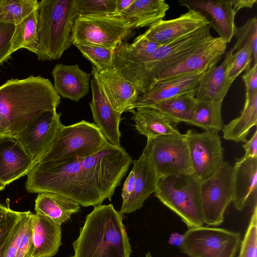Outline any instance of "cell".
Instances as JSON below:
<instances>
[{
  "label": "cell",
  "instance_id": "obj_1",
  "mask_svg": "<svg viewBox=\"0 0 257 257\" xmlns=\"http://www.w3.org/2000/svg\"><path fill=\"white\" fill-rule=\"evenodd\" d=\"M133 162L120 146L109 144L91 156L61 163H37L28 172L30 193L51 192L68 197L83 207L111 200Z\"/></svg>",
  "mask_w": 257,
  "mask_h": 257
},
{
  "label": "cell",
  "instance_id": "obj_2",
  "mask_svg": "<svg viewBox=\"0 0 257 257\" xmlns=\"http://www.w3.org/2000/svg\"><path fill=\"white\" fill-rule=\"evenodd\" d=\"M61 102L48 79L31 75L12 78L0 86V113L10 125V135L15 136L46 110H54Z\"/></svg>",
  "mask_w": 257,
  "mask_h": 257
},
{
  "label": "cell",
  "instance_id": "obj_3",
  "mask_svg": "<svg viewBox=\"0 0 257 257\" xmlns=\"http://www.w3.org/2000/svg\"><path fill=\"white\" fill-rule=\"evenodd\" d=\"M122 214L112 204L99 205L87 215L70 257H130L133 250Z\"/></svg>",
  "mask_w": 257,
  "mask_h": 257
},
{
  "label": "cell",
  "instance_id": "obj_4",
  "mask_svg": "<svg viewBox=\"0 0 257 257\" xmlns=\"http://www.w3.org/2000/svg\"><path fill=\"white\" fill-rule=\"evenodd\" d=\"M212 36L207 25L169 43L161 45L142 61L114 65L131 81L140 94L146 93L158 75L182 61Z\"/></svg>",
  "mask_w": 257,
  "mask_h": 257
},
{
  "label": "cell",
  "instance_id": "obj_5",
  "mask_svg": "<svg viewBox=\"0 0 257 257\" xmlns=\"http://www.w3.org/2000/svg\"><path fill=\"white\" fill-rule=\"evenodd\" d=\"M36 13L38 59H58L72 45L71 30L78 15V0H42Z\"/></svg>",
  "mask_w": 257,
  "mask_h": 257
},
{
  "label": "cell",
  "instance_id": "obj_6",
  "mask_svg": "<svg viewBox=\"0 0 257 257\" xmlns=\"http://www.w3.org/2000/svg\"><path fill=\"white\" fill-rule=\"evenodd\" d=\"M109 144L94 123L82 120L67 126L63 124L35 163L83 158L101 151Z\"/></svg>",
  "mask_w": 257,
  "mask_h": 257
},
{
  "label": "cell",
  "instance_id": "obj_7",
  "mask_svg": "<svg viewBox=\"0 0 257 257\" xmlns=\"http://www.w3.org/2000/svg\"><path fill=\"white\" fill-rule=\"evenodd\" d=\"M201 183L193 173L161 177L158 180L155 195L189 228L203 226Z\"/></svg>",
  "mask_w": 257,
  "mask_h": 257
},
{
  "label": "cell",
  "instance_id": "obj_8",
  "mask_svg": "<svg viewBox=\"0 0 257 257\" xmlns=\"http://www.w3.org/2000/svg\"><path fill=\"white\" fill-rule=\"evenodd\" d=\"M130 19L120 13L78 15L71 30L72 44L82 43L115 50L135 29Z\"/></svg>",
  "mask_w": 257,
  "mask_h": 257
},
{
  "label": "cell",
  "instance_id": "obj_9",
  "mask_svg": "<svg viewBox=\"0 0 257 257\" xmlns=\"http://www.w3.org/2000/svg\"><path fill=\"white\" fill-rule=\"evenodd\" d=\"M142 153L149 158L159 178L193 173L185 134L148 138Z\"/></svg>",
  "mask_w": 257,
  "mask_h": 257
},
{
  "label": "cell",
  "instance_id": "obj_10",
  "mask_svg": "<svg viewBox=\"0 0 257 257\" xmlns=\"http://www.w3.org/2000/svg\"><path fill=\"white\" fill-rule=\"evenodd\" d=\"M181 247L188 257H234L241 242L239 232L201 226L189 228Z\"/></svg>",
  "mask_w": 257,
  "mask_h": 257
},
{
  "label": "cell",
  "instance_id": "obj_11",
  "mask_svg": "<svg viewBox=\"0 0 257 257\" xmlns=\"http://www.w3.org/2000/svg\"><path fill=\"white\" fill-rule=\"evenodd\" d=\"M234 168L227 162L209 178L202 182L201 195L204 224L217 226L232 201Z\"/></svg>",
  "mask_w": 257,
  "mask_h": 257
},
{
  "label": "cell",
  "instance_id": "obj_12",
  "mask_svg": "<svg viewBox=\"0 0 257 257\" xmlns=\"http://www.w3.org/2000/svg\"><path fill=\"white\" fill-rule=\"evenodd\" d=\"M193 173L201 180L211 177L223 164V149L218 133H198L188 130L185 134Z\"/></svg>",
  "mask_w": 257,
  "mask_h": 257
},
{
  "label": "cell",
  "instance_id": "obj_13",
  "mask_svg": "<svg viewBox=\"0 0 257 257\" xmlns=\"http://www.w3.org/2000/svg\"><path fill=\"white\" fill-rule=\"evenodd\" d=\"M227 44L226 41L219 37L212 36L182 61L158 75L151 87L157 83L196 73L216 65L225 54Z\"/></svg>",
  "mask_w": 257,
  "mask_h": 257
},
{
  "label": "cell",
  "instance_id": "obj_14",
  "mask_svg": "<svg viewBox=\"0 0 257 257\" xmlns=\"http://www.w3.org/2000/svg\"><path fill=\"white\" fill-rule=\"evenodd\" d=\"M60 116L56 110L44 111L15 136L34 164L63 125Z\"/></svg>",
  "mask_w": 257,
  "mask_h": 257
},
{
  "label": "cell",
  "instance_id": "obj_15",
  "mask_svg": "<svg viewBox=\"0 0 257 257\" xmlns=\"http://www.w3.org/2000/svg\"><path fill=\"white\" fill-rule=\"evenodd\" d=\"M90 80L92 100L89 103L95 124L111 145L120 146L121 114L111 105L96 77Z\"/></svg>",
  "mask_w": 257,
  "mask_h": 257
},
{
  "label": "cell",
  "instance_id": "obj_16",
  "mask_svg": "<svg viewBox=\"0 0 257 257\" xmlns=\"http://www.w3.org/2000/svg\"><path fill=\"white\" fill-rule=\"evenodd\" d=\"M206 17L200 12L188 10L179 17L162 20L151 25L143 33L148 39L165 45L209 25Z\"/></svg>",
  "mask_w": 257,
  "mask_h": 257
},
{
  "label": "cell",
  "instance_id": "obj_17",
  "mask_svg": "<svg viewBox=\"0 0 257 257\" xmlns=\"http://www.w3.org/2000/svg\"><path fill=\"white\" fill-rule=\"evenodd\" d=\"M181 6L201 13L218 34L219 37L227 43L234 36L235 26L232 0H181Z\"/></svg>",
  "mask_w": 257,
  "mask_h": 257
},
{
  "label": "cell",
  "instance_id": "obj_18",
  "mask_svg": "<svg viewBox=\"0 0 257 257\" xmlns=\"http://www.w3.org/2000/svg\"><path fill=\"white\" fill-rule=\"evenodd\" d=\"M95 75L114 109L120 114L131 111L140 93L134 84L122 76L114 67L98 71L92 67Z\"/></svg>",
  "mask_w": 257,
  "mask_h": 257
},
{
  "label": "cell",
  "instance_id": "obj_19",
  "mask_svg": "<svg viewBox=\"0 0 257 257\" xmlns=\"http://www.w3.org/2000/svg\"><path fill=\"white\" fill-rule=\"evenodd\" d=\"M34 163L15 136L0 137V181L7 185L27 175Z\"/></svg>",
  "mask_w": 257,
  "mask_h": 257
},
{
  "label": "cell",
  "instance_id": "obj_20",
  "mask_svg": "<svg viewBox=\"0 0 257 257\" xmlns=\"http://www.w3.org/2000/svg\"><path fill=\"white\" fill-rule=\"evenodd\" d=\"M206 70L155 84L146 93L139 94L131 112L138 107H151L159 102L181 94L196 92Z\"/></svg>",
  "mask_w": 257,
  "mask_h": 257
},
{
  "label": "cell",
  "instance_id": "obj_21",
  "mask_svg": "<svg viewBox=\"0 0 257 257\" xmlns=\"http://www.w3.org/2000/svg\"><path fill=\"white\" fill-rule=\"evenodd\" d=\"M233 168L232 202L236 209L242 211L247 206L256 203L257 157L236 159Z\"/></svg>",
  "mask_w": 257,
  "mask_h": 257
},
{
  "label": "cell",
  "instance_id": "obj_22",
  "mask_svg": "<svg viewBox=\"0 0 257 257\" xmlns=\"http://www.w3.org/2000/svg\"><path fill=\"white\" fill-rule=\"evenodd\" d=\"M51 74L54 79L53 87L63 98L77 102L89 92L91 74L81 70L78 64H57Z\"/></svg>",
  "mask_w": 257,
  "mask_h": 257
},
{
  "label": "cell",
  "instance_id": "obj_23",
  "mask_svg": "<svg viewBox=\"0 0 257 257\" xmlns=\"http://www.w3.org/2000/svg\"><path fill=\"white\" fill-rule=\"evenodd\" d=\"M136 178L134 190L128 200L121 205V214H128L141 209L145 200L155 192L159 177L149 158L142 154L134 162Z\"/></svg>",
  "mask_w": 257,
  "mask_h": 257
},
{
  "label": "cell",
  "instance_id": "obj_24",
  "mask_svg": "<svg viewBox=\"0 0 257 257\" xmlns=\"http://www.w3.org/2000/svg\"><path fill=\"white\" fill-rule=\"evenodd\" d=\"M234 51L231 48L225 55L219 65L208 68L202 76L196 90L195 97L206 98L222 102L233 81L228 77V71Z\"/></svg>",
  "mask_w": 257,
  "mask_h": 257
},
{
  "label": "cell",
  "instance_id": "obj_25",
  "mask_svg": "<svg viewBox=\"0 0 257 257\" xmlns=\"http://www.w3.org/2000/svg\"><path fill=\"white\" fill-rule=\"evenodd\" d=\"M61 224L38 214L33 216V257H52L58 251L61 242Z\"/></svg>",
  "mask_w": 257,
  "mask_h": 257
},
{
  "label": "cell",
  "instance_id": "obj_26",
  "mask_svg": "<svg viewBox=\"0 0 257 257\" xmlns=\"http://www.w3.org/2000/svg\"><path fill=\"white\" fill-rule=\"evenodd\" d=\"M132 119L139 134L147 138L159 136L180 134L177 124L152 107H138L133 112Z\"/></svg>",
  "mask_w": 257,
  "mask_h": 257
},
{
  "label": "cell",
  "instance_id": "obj_27",
  "mask_svg": "<svg viewBox=\"0 0 257 257\" xmlns=\"http://www.w3.org/2000/svg\"><path fill=\"white\" fill-rule=\"evenodd\" d=\"M79 205L64 196L45 192L39 193L35 201V209L37 214L61 225L79 211Z\"/></svg>",
  "mask_w": 257,
  "mask_h": 257
},
{
  "label": "cell",
  "instance_id": "obj_28",
  "mask_svg": "<svg viewBox=\"0 0 257 257\" xmlns=\"http://www.w3.org/2000/svg\"><path fill=\"white\" fill-rule=\"evenodd\" d=\"M257 123V92L245 97L240 115L224 125L222 132L225 140L235 143H245L247 135Z\"/></svg>",
  "mask_w": 257,
  "mask_h": 257
},
{
  "label": "cell",
  "instance_id": "obj_29",
  "mask_svg": "<svg viewBox=\"0 0 257 257\" xmlns=\"http://www.w3.org/2000/svg\"><path fill=\"white\" fill-rule=\"evenodd\" d=\"M169 8L164 0H135L122 14L131 20L135 29H139L163 20Z\"/></svg>",
  "mask_w": 257,
  "mask_h": 257
},
{
  "label": "cell",
  "instance_id": "obj_30",
  "mask_svg": "<svg viewBox=\"0 0 257 257\" xmlns=\"http://www.w3.org/2000/svg\"><path fill=\"white\" fill-rule=\"evenodd\" d=\"M196 92L181 94L159 102L151 107L176 124L189 123L196 103Z\"/></svg>",
  "mask_w": 257,
  "mask_h": 257
},
{
  "label": "cell",
  "instance_id": "obj_31",
  "mask_svg": "<svg viewBox=\"0 0 257 257\" xmlns=\"http://www.w3.org/2000/svg\"><path fill=\"white\" fill-rule=\"evenodd\" d=\"M222 103L206 98H196L193 115L189 124L202 128L206 132L218 133L222 130Z\"/></svg>",
  "mask_w": 257,
  "mask_h": 257
},
{
  "label": "cell",
  "instance_id": "obj_32",
  "mask_svg": "<svg viewBox=\"0 0 257 257\" xmlns=\"http://www.w3.org/2000/svg\"><path fill=\"white\" fill-rule=\"evenodd\" d=\"M37 8L16 25L12 39L13 52L25 48L37 53L39 37L37 32Z\"/></svg>",
  "mask_w": 257,
  "mask_h": 257
},
{
  "label": "cell",
  "instance_id": "obj_33",
  "mask_svg": "<svg viewBox=\"0 0 257 257\" xmlns=\"http://www.w3.org/2000/svg\"><path fill=\"white\" fill-rule=\"evenodd\" d=\"M37 0H1L0 23L19 24L38 6Z\"/></svg>",
  "mask_w": 257,
  "mask_h": 257
},
{
  "label": "cell",
  "instance_id": "obj_34",
  "mask_svg": "<svg viewBox=\"0 0 257 257\" xmlns=\"http://www.w3.org/2000/svg\"><path fill=\"white\" fill-rule=\"evenodd\" d=\"M75 45L98 71L113 67L115 50L96 45L77 43Z\"/></svg>",
  "mask_w": 257,
  "mask_h": 257
},
{
  "label": "cell",
  "instance_id": "obj_35",
  "mask_svg": "<svg viewBox=\"0 0 257 257\" xmlns=\"http://www.w3.org/2000/svg\"><path fill=\"white\" fill-rule=\"evenodd\" d=\"M234 36L236 41L232 47L234 52L245 46L249 45L252 51L253 64L257 63V19H249L242 27L235 28Z\"/></svg>",
  "mask_w": 257,
  "mask_h": 257
},
{
  "label": "cell",
  "instance_id": "obj_36",
  "mask_svg": "<svg viewBox=\"0 0 257 257\" xmlns=\"http://www.w3.org/2000/svg\"><path fill=\"white\" fill-rule=\"evenodd\" d=\"M257 205L254 204L253 212L245 234L241 242L238 257H257Z\"/></svg>",
  "mask_w": 257,
  "mask_h": 257
},
{
  "label": "cell",
  "instance_id": "obj_37",
  "mask_svg": "<svg viewBox=\"0 0 257 257\" xmlns=\"http://www.w3.org/2000/svg\"><path fill=\"white\" fill-rule=\"evenodd\" d=\"M117 13L116 0H78V15Z\"/></svg>",
  "mask_w": 257,
  "mask_h": 257
},
{
  "label": "cell",
  "instance_id": "obj_38",
  "mask_svg": "<svg viewBox=\"0 0 257 257\" xmlns=\"http://www.w3.org/2000/svg\"><path fill=\"white\" fill-rule=\"evenodd\" d=\"M252 51L249 45H245L233 53L228 71V77L233 81L243 71L250 68Z\"/></svg>",
  "mask_w": 257,
  "mask_h": 257
},
{
  "label": "cell",
  "instance_id": "obj_39",
  "mask_svg": "<svg viewBox=\"0 0 257 257\" xmlns=\"http://www.w3.org/2000/svg\"><path fill=\"white\" fill-rule=\"evenodd\" d=\"M22 214V212L14 211L9 207L0 205V246L10 235Z\"/></svg>",
  "mask_w": 257,
  "mask_h": 257
},
{
  "label": "cell",
  "instance_id": "obj_40",
  "mask_svg": "<svg viewBox=\"0 0 257 257\" xmlns=\"http://www.w3.org/2000/svg\"><path fill=\"white\" fill-rule=\"evenodd\" d=\"M30 211L22 212V216L16 224L14 234L5 253L4 257H15L27 229Z\"/></svg>",
  "mask_w": 257,
  "mask_h": 257
},
{
  "label": "cell",
  "instance_id": "obj_41",
  "mask_svg": "<svg viewBox=\"0 0 257 257\" xmlns=\"http://www.w3.org/2000/svg\"><path fill=\"white\" fill-rule=\"evenodd\" d=\"M15 29L14 24L0 23V66L14 53L12 39Z\"/></svg>",
  "mask_w": 257,
  "mask_h": 257
},
{
  "label": "cell",
  "instance_id": "obj_42",
  "mask_svg": "<svg viewBox=\"0 0 257 257\" xmlns=\"http://www.w3.org/2000/svg\"><path fill=\"white\" fill-rule=\"evenodd\" d=\"M33 216L32 214L27 229L15 257H33L34 245L33 240Z\"/></svg>",
  "mask_w": 257,
  "mask_h": 257
},
{
  "label": "cell",
  "instance_id": "obj_43",
  "mask_svg": "<svg viewBox=\"0 0 257 257\" xmlns=\"http://www.w3.org/2000/svg\"><path fill=\"white\" fill-rule=\"evenodd\" d=\"M242 78L245 86V97L257 92V63L246 70Z\"/></svg>",
  "mask_w": 257,
  "mask_h": 257
},
{
  "label": "cell",
  "instance_id": "obj_44",
  "mask_svg": "<svg viewBox=\"0 0 257 257\" xmlns=\"http://www.w3.org/2000/svg\"><path fill=\"white\" fill-rule=\"evenodd\" d=\"M242 147L245 151L244 155L240 160H244L249 158L257 157V130H255L251 138L247 140Z\"/></svg>",
  "mask_w": 257,
  "mask_h": 257
},
{
  "label": "cell",
  "instance_id": "obj_45",
  "mask_svg": "<svg viewBox=\"0 0 257 257\" xmlns=\"http://www.w3.org/2000/svg\"><path fill=\"white\" fill-rule=\"evenodd\" d=\"M136 178V174L134 169L133 168L128 176L125 180L121 193L122 199V204L125 203L130 197L133 193L134 183Z\"/></svg>",
  "mask_w": 257,
  "mask_h": 257
},
{
  "label": "cell",
  "instance_id": "obj_46",
  "mask_svg": "<svg viewBox=\"0 0 257 257\" xmlns=\"http://www.w3.org/2000/svg\"><path fill=\"white\" fill-rule=\"evenodd\" d=\"M256 3V0H232V7L236 14L241 9L252 8Z\"/></svg>",
  "mask_w": 257,
  "mask_h": 257
},
{
  "label": "cell",
  "instance_id": "obj_47",
  "mask_svg": "<svg viewBox=\"0 0 257 257\" xmlns=\"http://www.w3.org/2000/svg\"><path fill=\"white\" fill-rule=\"evenodd\" d=\"M184 241L183 235L179 233H172L169 239L168 243L172 245L181 247Z\"/></svg>",
  "mask_w": 257,
  "mask_h": 257
},
{
  "label": "cell",
  "instance_id": "obj_48",
  "mask_svg": "<svg viewBox=\"0 0 257 257\" xmlns=\"http://www.w3.org/2000/svg\"><path fill=\"white\" fill-rule=\"evenodd\" d=\"M134 1L135 0H116L117 12L122 14L131 6Z\"/></svg>",
  "mask_w": 257,
  "mask_h": 257
},
{
  "label": "cell",
  "instance_id": "obj_49",
  "mask_svg": "<svg viewBox=\"0 0 257 257\" xmlns=\"http://www.w3.org/2000/svg\"><path fill=\"white\" fill-rule=\"evenodd\" d=\"M10 125L7 119L0 113V137L10 135Z\"/></svg>",
  "mask_w": 257,
  "mask_h": 257
},
{
  "label": "cell",
  "instance_id": "obj_50",
  "mask_svg": "<svg viewBox=\"0 0 257 257\" xmlns=\"http://www.w3.org/2000/svg\"><path fill=\"white\" fill-rule=\"evenodd\" d=\"M16 225H15L14 229L13 230L12 233L10 235L4 243V244L0 246V257H4L5 253L6 252V249H7L8 245L10 243V241L12 239V238L14 234L15 229H16Z\"/></svg>",
  "mask_w": 257,
  "mask_h": 257
},
{
  "label": "cell",
  "instance_id": "obj_51",
  "mask_svg": "<svg viewBox=\"0 0 257 257\" xmlns=\"http://www.w3.org/2000/svg\"><path fill=\"white\" fill-rule=\"evenodd\" d=\"M6 184L0 181V191L4 190L6 187Z\"/></svg>",
  "mask_w": 257,
  "mask_h": 257
},
{
  "label": "cell",
  "instance_id": "obj_52",
  "mask_svg": "<svg viewBox=\"0 0 257 257\" xmlns=\"http://www.w3.org/2000/svg\"><path fill=\"white\" fill-rule=\"evenodd\" d=\"M145 257H153L151 255V254L150 253V252H148L146 254V256Z\"/></svg>",
  "mask_w": 257,
  "mask_h": 257
},
{
  "label": "cell",
  "instance_id": "obj_53",
  "mask_svg": "<svg viewBox=\"0 0 257 257\" xmlns=\"http://www.w3.org/2000/svg\"><path fill=\"white\" fill-rule=\"evenodd\" d=\"M0 2H1V0H0Z\"/></svg>",
  "mask_w": 257,
  "mask_h": 257
}]
</instances>
